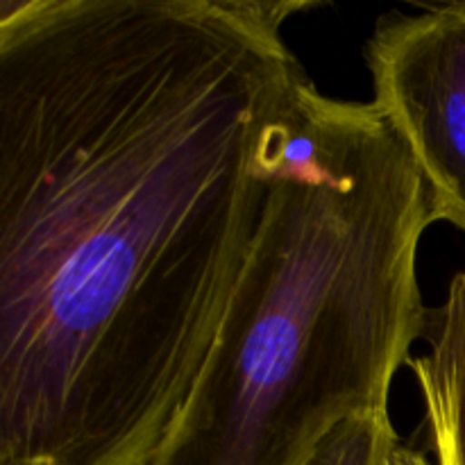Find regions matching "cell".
<instances>
[{
    "label": "cell",
    "mask_w": 465,
    "mask_h": 465,
    "mask_svg": "<svg viewBox=\"0 0 465 465\" xmlns=\"http://www.w3.org/2000/svg\"><path fill=\"white\" fill-rule=\"evenodd\" d=\"M298 0H0V465H148L304 75Z\"/></svg>",
    "instance_id": "6da1fadb"
},
{
    "label": "cell",
    "mask_w": 465,
    "mask_h": 465,
    "mask_svg": "<svg viewBox=\"0 0 465 465\" xmlns=\"http://www.w3.org/2000/svg\"><path fill=\"white\" fill-rule=\"evenodd\" d=\"M425 182L372 103L304 73L268 143V195L198 380L148 465H302L357 411L389 409L427 339Z\"/></svg>",
    "instance_id": "7a4b0ae2"
},
{
    "label": "cell",
    "mask_w": 465,
    "mask_h": 465,
    "mask_svg": "<svg viewBox=\"0 0 465 465\" xmlns=\"http://www.w3.org/2000/svg\"><path fill=\"white\" fill-rule=\"evenodd\" d=\"M363 57L371 103L411 153L431 221L465 232V3L381 14Z\"/></svg>",
    "instance_id": "3957f363"
},
{
    "label": "cell",
    "mask_w": 465,
    "mask_h": 465,
    "mask_svg": "<svg viewBox=\"0 0 465 465\" xmlns=\"http://www.w3.org/2000/svg\"><path fill=\"white\" fill-rule=\"evenodd\" d=\"M427 343L409 368L425 404L430 448L436 465H465V272L454 275L445 302L431 312Z\"/></svg>",
    "instance_id": "277c9868"
},
{
    "label": "cell",
    "mask_w": 465,
    "mask_h": 465,
    "mask_svg": "<svg viewBox=\"0 0 465 465\" xmlns=\"http://www.w3.org/2000/svg\"><path fill=\"white\" fill-rule=\"evenodd\" d=\"M398 440L389 409L357 411L334 427L302 465H384Z\"/></svg>",
    "instance_id": "5b68a950"
},
{
    "label": "cell",
    "mask_w": 465,
    "mask_h": 465,
    "mask_svg": "<svg viewBox=\"0 0 465 465\" xmlns=\"http://www.w3.org/2000/svg\"><path fill=\"white\" fill-rule=\"evenodd\" d=\"M384 465H431V461L422 452H418V450L409 448L402 440H398L393 445V450L389 452V457H386Z\"/></svg>",
    "instance_id": "8992f818"
}]
</instances>
